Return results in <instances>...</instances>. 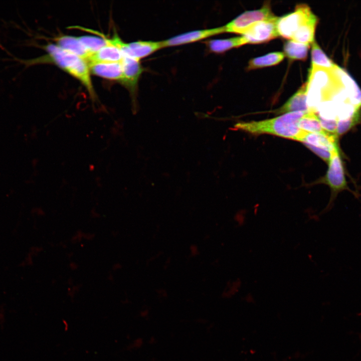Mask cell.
I'll return each instance as SVG.
<instances>
[{"instance_id": "1", "label": "cell", "mask_w": 361, "mask_h": 361, "mask_svg": "<svg viewBox=\"0 0 361 361\" xmlns=\"http://www.w3.org/2000/svg\"><path fill=\"white\" fill-rule=\"evenodd\" d=\"M44 48L47 52L44 56L30 60L15 59L27 67L39 64H55L80 81L92 99L96 98L89 66L85 60L56 45L49 44L44 46Z\"/></svg>"}, {"instance_id": "2", "label": "cell", "mask_w": 361, "mask_h": 361, "mask_svg": "<svg viewBox=\"0 0 361 361\" xmlns=\"http://www.w3.org/2000/svg\"><path fill=\"white\" fill-rule=\"evenodd\" d=\"M305 112H293L271 119L240 122L236 129L253 134H269L301 141L307 132L300 129L298 123Z\"/></svg>"}, {"instance_id": "3", "label": "cell", "mask_w": 361, "mask_h": 361, "mask_svg": "<svg viewBox=\"0 0 361 361\" xmlns=\"http://www.w3.org/2000/svg\"><path fill=\"white\" fill-rule=\"evenodd\" d=\"M315 16L308 5H296L293 12L279 17L277 28L279 36L291 40L297 30Z\"/></svg>"}, {"instance_id": "4", "label": "cell", "mask_w": 361, "mask_h": 361, "mask_svg": "<svg viewBox=\"0 0 361 361\" xmlns=\"http://www.w3.org/2000/svg\"><path fill=\"white\" fill-rule=\"evenodd\" d=\"M275 17L271 11L269 3L265 2L260 9L245 12L223 26L225 33L243 35L256 23L271 19Z\"/></svg>"}, {"instance_id": "5", "label": "cell", "mask_w": 361, "mask_h": 361, "mask_svg": "<svg viewBox=\"0 0 361 361\" xmlns=\"http://www.w3.org/2000/svg\"><path fill=\"white\" fill-rule=\"evenodd\" d=\"M322 182L329 186L332 193L326 209L333 202L337 194L347 188L344 167L339 150L332 153L328 162L327 171Z\"/></svg>"}, {"instance_id": "6", "label": "cell", "mask_w": 361, "mask_h": 361, "mask_svg": "<svg viewBox=\"0 0 361 361\" xmlns=\"http://www.w3.org/2000/svg\"><path fill=\"white\" fill-rule=\"evenodd\" d=\"M108 41L111 44L119 48L124 55L138 60L163 48L162 41H138L126 43L116 34L112 38L108 39Z\"/></svg>"}, {"instance_id": "7", "label": "cell", "mask_w": 361, "mask_h": 361, "mask_svg": "<svg viewBox=\"0 0 361 361\" xmlns=\"http://www.w3.org/2000/svg\"><path fill=\"white\" fill-rule=\"evenodd\" d=\"M279 17L256 23L242 36L248 44H258L269 42L278 38L279 35L277 28Z\"/></svg>"}, {"instance_id": "8", "label": "cell", "mask_w": 361, "mask_h": 361, "mask_svg": "<svg viewBox=\"0 0 361 361\" xmlns=\"http://www.w3.org/2000/svg\"><path fill=\"white\" fill-rule=\"evenodd\" d=\"M225 33L224 27L199 30L185 33L162 41L163 48L193 43Z\"/></svg>"}, {"instance_id": "9", "label": "cell", "mask_w": 361, "mask_h": 361, "mask_svg": "<svg viewBox=\"0 0 361 361\" xmlns=\"http://www.w3.org/2000/svg\"><path fill=\"white\" fill-rule=\"evenodd\" d=\"M122 77L120 82L132 93L136 91L139 78L144 70L140 60L124 55L121 62Z\"/></svg>"}, {"instance_id": "10", "label": "cell", "mask_w": 361, "mask_h": 361, "mask_svg": "<svg viewBox=\"0 0 361 361\" xmlns=\"http://www.w3.org/2000/svg\"><path fill=\"white\" fill-rule=\"evenodd\" d=\"M332 71L338 83L346 90L348 102L361 108V89L355 81L347 72L337 65Z\"/></svg>"}, {"instance_id": "11", "label": "cell", "mask_w": 361, "mask_h": 361, "mask_svg": "<svg viewBox=\"0 0 361 361\" xmlns=\"http://www.w3.org/2000/svg\"><path fill=\"white\" fill-rule=\"evenodd\" d=\"M337 136L326 131L319 133L307 132L300 142L327 150L331 153L339 150Z\"/></svg>"}, {"instance_id": "12", "label": "cell", "mask_w": 361, "mask_h": 361, "mask_svg": "<svg viewBox=\"0 0 361 361\" xmlns=\"http://www.w3.org/2000/svg\"><path fill=\"white\" fill-rule=\"evenodd\" d=\"M307 83L303 84L281 107L274 111L276 114L293 112H308Z\"/></svg>"}, {"instance_id": "13", "label": "cell", "mask_w": 361, "mask_h": 361, "mask_svg": "<svg viewBox=\"0 0 361 361\" xmlns=\"http://www.w3.org/2000/svg\"><path fill=\"white\" fill-rule=\"evenodd\" d=\"M90 72L110 80L120 81L122 77V67L120 62L94 63L88 64Z\"/></svg>"}, {"instance_id": "14", "label": "cell", "mask_w": 361, "mask_h": 361, "mask_svg": "<svg viewBox=\"0 0 361 361\" xmlns=\"http://www.w3.org/2000/svg\"><path fill=\"white\" fill-rule=\"evenodd\" d=\"M108 43L107 45L90 55L86 61L88 64L121 62L123 57L122 52L117 47Z\"/></svg>"}, {"instance_id": "15", "label": "cell", "mask_w": 361, "mask_h": 361, "mask_svg": "<svg viewBox=\"0 0 361 361\" xmlns=\"http://www.w3.org/2000/svg\"><path fill=\"white\" fill-rule=\"evenodd\" d=\"M55 41L58 47L75 54L86 61L91 55L78 37L63 35L57 37Z\"/></svg>"}, {"instance_id": "16", "label": "cell", "mask_w": 361, "mask_h": 361, "mask_svg": "<svg viewBox=\"0 0 361 361\" xmlns=\"http://www.w3.org/2000/svg\"><path fill=\"white\" fill-rule=\"evenodd\" d=\"M317 22V17L315 16L301 26L294 34L291 40L302 44H312L314 41V34Z\"/></svg>"}, {"instance_id": "17", "label": "cell", "mask_w": 361, "mask_h": 361, "mask_svg": "<svg viewBox=\"0 0 361 361\" xmlns=\"http://www.w3.org/2000/svg\"><path fill=\"white\" fill-rule=\"evenodd\" d=\"M247 44V42L243 36L225 39L212 40L208 42V46L210 51L216 53H224L232 48Z\"/></svg>"}, {"instance_id": "18", "label": "cell", "mask_w": 361, "mask_h": 361, "mask_svg": "<svg viewBox=\"0 0 361 361\" xmlns=\"http://www.w3.org/2000/svg\"><path fill=\"white\" fill-rule=\"evenodd\" d=\"M285 57L284 53L275 52L251 59L246 69L248 71L277 65Z\"/></svg>"}, {"instance_id": "19", "label": "cell", "mask_w": 361, "mask_h": 361, "mask_svg": "<svg viewBox=\"0 0 361 361\" xmlns=\"http://www.w3.org/2000/svg\"><path fill=\"white\" fill-rule=\"evenodd\" d=\"M309 48L310 45L288 40L284 44V54L290 60L305 61Z\"/></svg>"}, {"instance_id": "20", "label": "cell", "mask_w": 361, "mask_h": 361, "mask_svg": "<svg viewBox=\"0 0 361 361\" xmlns=\"http://www.w3.org/2000/svg\"><path fill=\"white\" fill-rule=\"evenodd\" d=\"M311 66L327 70H332L336 66L329 58L314 41L312 44L311 52Z\"/></svg>"}, {"instance_id": "21", "label": "cell", "mask_w": 361, "mask_h": 361, "mask_svg": "<svg viewBox=\"0 0 361 361\" xmlns=\"http://www.w3.org/2000/svg\"><path fill=\"white\" fill-rule=\"evenodd\" d=\"M298 126L300 129L310 133L325 131L321 126L317 113L314 112L305 113L299 120Z\"/></svg>"}, {"instance_id": "22", "label": "cell", "mask_w": 361, "mask_h": 361, "mask_svg": "<svg viewBox=\"0 0 361 361\" xmlns=\"http://www.w3.org/2000/svg\"><path fill=\"white\" fill-rule=\"evenodd\" d=\"M92 31L100 37L83 36L78 37L80 41L91 55L109 43L107 38L102 34L96 31Z\"/></svg>"}, {"instance_id": "23", "label": "cell", "mask_w": 361, "mask_h": 361, "mask_svg": "<svg viewBox=\"0 0 361 361\" xmlns=\"http://www.w3.org/2000/svg\"><path fill=\"white\" fill-rule=\"evenodd\" d=\"M317 113L320 118L337 121L336 107L332 100H327L321 102L317 107Z\"/></svg>"}, {"instance_id": "24", "label": "cell", "mask_w": 361, "mask_h": 361, "mask_svg": "<svg viewBox=\"0 0 361 361\" xmlns=\"http://www.w3.org/2000/svg\"><path fill=\"white\" fill-rule=\"evenodd\" d=\"M304 144L317 156L320 157L326 163L329 162L332 154L331 152L308 144Z\"/></svg>"}]
</instances>
